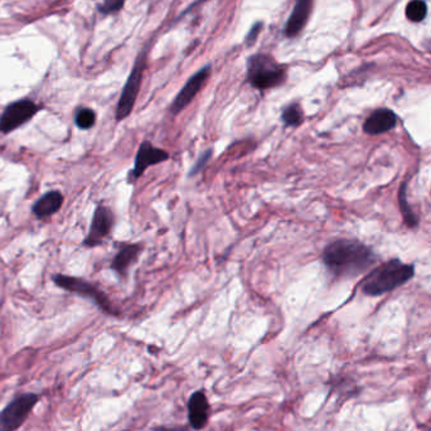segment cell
I'll return each instance as SVG.
<instances>
[{"instance_id": "cell-23", "label": "cell", "mask_w": 431, "mask_h": 431, "mask_svg": "<svg viewBox=\"0 0 431 431\" xmlns=\"http://www.w3.org/2000/svg\"><path fill=\"white\" fill-rule=\"evenodd\" d=\"M155 431H188V429L182 426H175V428H159Z\"/></svg>"}, {"instance_id": "cell-22", "label": "cell", "mask_w": 431, "mask_h": 431, "mask_svg": "<svg viewBox=\"0 0 431 431\" xmlns=\"http://www.w3.org/2000/svg\"><path fill=\"white\" fill-rule=\"evenodd\" d=\"M260 28H261V24H256V26H253V28L251 29V32L249 33V36L246 38V42L249 44H252L255 41H256V38L259 36Z\"/></svg>"}, {"instance_id": "cell-19", "label": "cell", "mask_w": 431, "mask_h": 431, "mask_svg": "<svg viewBox=\"0 0 431 431\" xmlns=\"http://www.w3.org/2000/svg\"><path fill=\"white\" fill-rule=\"evenodd\" d=\"M96 115L91 108H81L76 115V125L79 129H90L94 126Z\"/></svg>"}, {"instance_id": "cell-12", "label": "cell", "mask_w": 431, "mask_h": 431, "mask_svg": "<svg viewBox=\"0 0 431 431\" xmlns=\"http://www.w3.org/2000/svg\"><path fill=\"white\" fill-rule=\"evenodd\" d=\"M313 7V0H296L294 10L289 18L287 27H285V35L287 37L298 36L304 26L309 19L310 12Z\"/></svg>"}, {"instance_id": "cell-1", "label": "cell", "mask_w": 431, "mask_h": 431, "mask_svg": "<svg viewBox=\"0 0 431 431\" xmlns=\"http://www.w3.org/2000/svg\"><path fill=\"white\" fill-rule=\"evenodd\" d=\"M324 265L337 278H356L376 262L374 251L356 240H337L323 251Z\"/></svg>"}, {"instance_id": "cell-7", "label": "cell", "mask_w": 431, "mask_h": 431, "mask_svg": "<svg viewBox=\"0 0 431 431\" xmlns=\"http://www.w3.org/2000/svg\"><path fill=\"white\" fill-rule=\"evenodd\" d=\"M37 111L38 106L33 101L21 100L10 104L0 117V131L7 134L22 126L36 115Z\"/></svg>"}, {"instance_id": "cell-8", "label": "cell", "mask_w": 431, "mask_h": 431, "mask_svg": "<svg viewBox=\"0 0 431 431\" xmlns=\"http://www.w3.org/2000/svg\"><path fill=\"white\" fill-rule=\"evenodd\" d=\"M211 73V67L206 66L201 71L197 72L191 79H188L187 84L180 90V94L173 101L171 106V113L173 115H178L183 108H187L188 105L193 101L195 95L201 91L202 87L206 84Z\"/></svg>"}, {"instance_id": "cell-6", "label": "cell", "mask_w": 431, "mask_h": 431, "mask_svg": "<svg viewBox=\"0 0 431 431\" xmlns=\"http://www.w3.org/2000/svg\"><path fill=\"white\" fill-rule=\"evenodd\" d=\"M144 62L137 61L133 71L130 73L129 79L126 81L125 86L122 88V96L116 108V120L122 122L126 119L131 114L135 101H137V94L142 85L143 79Z\"/></svg>"}, {"instance_id": "cell-16", "label": "cell", "mask_w": 431, "mask_h": 431, "mask_svg": "<svg viewBox=\"0 0 431 431\" xmlns=\"http://www.w3.org/2000/svg\"><path fill=\"white\" fill-rule=\"evenodd\" d=\"M426 15H428V7L423 0H411L406 7V17L411 22H421L424 21Z\"/></svg>"}, {"instance_id": "cell-3", "label": "cell", "mask_w": 431, "mask_h": 431, "mask_svg": "<svg viewBox=\"0 0 431 431\" xmlns=\"http://www.w3.org/2000/svg\"><path fill=\"white\" fill-rule=\"evenodd\" d=\"M247 79L252 86L267 90L282 85L287 79V71L273 57L255 55L247 62Z\"/></svg>"}, {"instance_id": "cell-21", "label": "cell", "mask_w": 431, "mask_h": 431, "mask_svg": "<svg viewBox=\"0 0 431 431\" xmlns=\"http://www.w3.org/2000/svg\"><path fill=\"white\" fill-rule=\"evenodd\" d=\"M211 157H212V151H211V149H209V151H204V153L202 154L201 157L198 158V160L195 162L193 169L191 171L189 175H191V177H193L194 174L201 172L202 169L209 164V162L211 160Z\"/></svg>"}, {"instance_id": "cell-15", "label": "cell", "mask_w": 431, "mask_h": 431, "mask_svg": "<svg viewBox=\"0 0 431 431\" xmlns=\"http://www.w3.org/2000/svg\"><path fill=\"white\" fill-rule=\"evenodd\" d=\"M62 203H64L62 194L57 191L48 192L36 202V204L33 206V212L38 218H44V217H48V216L56 213L58 209H61Z\"/></svg>"}, {"instance_id": "cell-10", "label": "cell", "mask_w": 431, "mask_h": 431, "mask_svg": "<svg viewBox=\"0 0 431 431\" xmlns=\"http://www.w3.org/2000/svg\"><path fill=\"white\" fill-rule=\"evenodd\" d=\"M113 224H114L113 212L105 206H99L95 211L91 229L88 232V236L85 240V245L90 247L100 245L105 238H108L110 231L113 229Z\"/></svg>"}, {"instance_id": "cell-18", "label": "cell", "mask_w": 431, "mask_h": 431, "mask_svg": "<svg viewBox=\"0 0 431 431\" xmlns=\"http://www.w3.org/2000/svg\"><path fill=\"white\" fill-rule=\"evenodd\" d=\"M399 201H400V209H401V212H403L405 223L409 227H416L419 220H417L416 216L414 215L412 209L409 207V203H408V200H406V184L405 183L400 188Z\"/></svg>"}, {"instance_id": "cell-2", "label": "cell", "mask_w": 431, "mask_h": 431, "mask_svg": "<svg viewBox=\"0 0 431 431\" xmlns=\"http://www.w3.org/2000/svg\"><path fill=\"white\" fill-rule=\"evenodd\" d=\"M414 265L403 264L400 260H390L374 269L361 284L362 293L371 296L386 294L403 287L414 278Z\"/></svg>"}, {"instance_id": "cell-4", "label": "cell", "mask_w": 431, "mask_h": 431, "mask_svg": "<svg viewBox=\"0 0 431 431\" xmlns=\"http://www.w3.org/2000/svg\"><path fill=\"white\" fill-rule=\"evenodd\" d=\"M36 394H24L15 397L7 408L0 412V431L18 430L27 420L30 411L38 403Z\"/></svg>"}, {"instance_id": "cell-17", "label": "cell", "mask_w": 431, "mask_h": 431, "mask_svg": "<svg viewBox=\"0 0 431 431\" xmlns=\"http://www.w3.org/2000/svg\"><path fill=\"white\" fill-rule=\"evenodd\" d=\"M281 119L287 126H298L303 122V110L299 104H291L287 108H284Z\"/></svg>"}, {"instance_id": "cell-13", "label": "cell", "mask_w": 431, "mask_h": 431, "mask_svg": "<svg viewBox=\"0 0 431 431\" xmlns=\"http://www.w3.org/2000/svg\"><path fill=\"white\" fill-rule=\"evenodd\" d=\"M188 411H189V421L194 429L200 430L202 428H204L209 419V403L206 396L202 392L193 394L188 403Z\"/></svg>"}, {"instance_id": "cell-5", "label": "cell", "mask_w": 431, "mask_h": 431, "mask_svg": "<svg viewBox=\"0 0 431 431\" xmlns=\"http://www.w3.org/2000/svg\"><path fill=\"white\" fill-rule=\"evenodd\" d=\"M53 280L58 287H62L65 290L76 293V294L84 295L88 299H91L93 302L96 303L100 307L101 309L106 312L108 314H116V310L113 308L108 296L93 284L82 280V279L66 276V275H56L53 278Z\"/></svg>"}, {"instance_id": "cell-11", "label": "cell", "mask_w": 431, "mask_h": 431, "mask_svg": "<svg viewBox=\"0 0 431 431\" xmlns=\"http://www.w3.org/2000/svg\"><path fill=\"white\" fill-rule=\"evenodd\" d=\"M396 122H397V117L394 111L388 108H379L368 116V119L363 125V130L370 135H379V134H383L394 129Z\"/></svg>"}, {"instance_id": "cell-20", "label": "cell", "mask_w": 431, "mask_h": 431, "mask_svg": "<svg viewBox=\"0 0 431 431\" xmlns=\"http://www.w3.org/2000/svg\"><path fill=\"white\" fill-rule=\"evenodd\" d=\"M125 4V0H104V3L101 4L100 12L104 15H111L119 12Z\"/></svg>"}, {"instance_id": "cell-14", "label": "cell", "mask_w": 431, "mask_h": 431, "mask_svg": "<svg viewBox=\"0 0 431 431\" xmlns=\"http://www.w3.org/2000/svg\"><path fill=\"white\" fill-rule=\"evenodd\" d=\"M143 247L140 245L130 244L122 246V250L116 253L115 258L113 260L111 264L113 270H115L120 276H126L130 266L139 259Z\"/></svg>"}, {"instance_id": "cell-9", "label": "cell", "mask_w": 431, "mask_h": 431, "mask_svg": "<svg viewBox=\"0 0 431 431\" xmlns=\"http://www.w3.org/2000/svg\"><path fill=\"white\" fill-rule=\"evenodd\" d=\"M168 159H169V154L166 151L153 146L151 142H143L139 146L135 163H134V169L130 173V175L134 180H139L149 166L166 162Z\"/></svg>"}]
</instances>
